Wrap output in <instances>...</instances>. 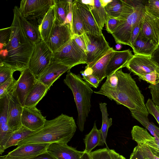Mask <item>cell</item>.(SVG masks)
Wrapping results in <instances>:
<instances>
[{"label":"cell","instance_id":"1","mask_svg":"<svg viewBox=\"0 0 159 159\" xmlns=\"http://www.w3.org/2000/svg\"><path fill=\"white\" fill-rule=\"evenodd\" d=\"M17 7L15 6L13 9L10 41L5 49L0 51V62L21 72L28 68L34 45L28 39L21 26Z\"/></svg>","mask_w":159,"mask_h":159},{"label":"cell","instance_id":"2","mask_svg":"<svg viewBox=\"0 0 159 159\" xmlns=\"http://www.w3.org/2000/svg\"><path fill=\"white\" fill-rule=\"evenodd\" d=\"M77 127L75 120L62 113L18 142L17 148L33 144L58 143L67 144L74 136Z\"/></svg>","mask_w":159,"mask_h":159},{"label":"cell","instance_id":"3","mask_svg":"<svg viewBox=\"0 0 159 159\" xmlns=\"http://www.w3.org/2000/svg\"><path fill=\"white\" fill-rule=\"evenodd\" d=\"M119 79L116 90L102 95L129 109L130 112L139 113L148 116L149 114L144 97L130 73L123 72L122 68L115 72Z\"/></svg>","mask_w":159,"mask_h":159},{"label":"cell","instance_id":"4","mask_svg":"<svg viewBox=\"0 0 159 159\" xmlns=\"http://www.w3.org/2000/svg\"><path fill=\"white\" fill-rule=\"evenodd\" d=\"M121 0L122 10L117 18L120 22L112 35L117 44L129 46L131 32L143 18L147 0Z\"/></svg>","mask_w":159,"mask_h":159},{"label":"cell","instance_id":"5","mask_svg":"<svg viewBox=\"0 0 159 159\" xmlns=\"http://www.w3.org/2000/svg\"><path fill=\"white\" fill-rule=\"evenodd\" d=\"M63 82L73 93L78 113L77 124L80 130L82 132L90 111L91 97L94 92L80 74H75L70 70L67 72Z\"/></svg>","mask_w":159,"mask_h":159},{"label":"cell","instance_id":"6","mask_svg":"<svg viewBox=\"0 0 159 159\" xmlns=\"http://www.w3.org/2000/svg\"><path fill=\"white\" fill-rule=\"evenodd\" d=\"M86 58L85 53L71 38L59 49L53 52L52 61L72 67L80 64H86Z\"/></svg>","mask_w":159,"mask_h":159},{"label":"cell","instance_id":"7","mask_svg":"<svg viewBox=\"0 0 159 159\" xmlns=\"http://www.w3.org/2000/svg\"><path fill=\"white\" fill-rule=\"evenodd\" d=\"M86 47V64L92 65L104 55L111 48L103 34L89 32L83 34Z\"/></svg>","mask_w":159,"mask_h":159},{"label":"cell","instance_id":"8","mask_svg":"<svg viewBox=\"0 0 159 159\" xmlns=\"http://www.w3.org/2000/svg\"><path fill=\"white\" fill-rule=\"evenodd\" d=\"M53 54V52L43 40L34 45L28 68L37 80L51 63Z\"/></svg>","mask_w":159,"mask_h":159},{"label":"cell","instance_id":"9","mask_svg":"<svg viewBox=\"0 0 159 159\" xmlns=\"http://www.w3.org/2000/svg\"><path fill=\"white\" fill-rule=\"evenodd\" d=\"M54 5V0H22L19 9L28 20L38 21Z\"/></svg>","mask_w":159,"mask_h":159},{"label":"cell","instance_id":"10","mask_svg":"<svg viewBox=\"0 0 159 159\" xmlns=\"http://www.w3.org/2000/svg\"><path fill=\"white\" fill-rule=\"evenodd\" d=\"M125 67L138 77L159 71V67L152 56L139 54L134 55Z\"/></svg>","mask_w":159,"mask_h":159},{"label":"cell","instance_id":"11","mask_svg":"<svg viewBox=\"0 0 159 159\" xmlns=\"http://www.w3.org/2000/svg\"><path fill=\"white\" fill-rule=\"evenodd\" d=\"M72 36L69 24L61 25L55 20L49 37L45 43L54 52L67 43L71 39Z\"/></svg>","mask_w":159,"mask_h":159},{"label":"cell","instance_id":"12","mask_svg":"<svg viewBox=\"0 0 159 159\" xmlns=\"http://www.w3.org/2000/svg\"><path fill=\"white\" fill-rule=\"evenodd\" d=\"M37 80L28 68L21 72L17 80L15 91L19 102L23 107L28 94Z\"/></svg>","mask_w":159,"mask_h":159},{"label":"cell","instance_id":"13","mask_svg":"<svg viewBox=\"0 0 159 159\" xmlns=\"http://www.w3.org/2000/svg\"><path fill=\"white\" fill-rule=\"evenodd\" d=\"M9 98L8 122L9 128L13 132L22 125L21 117L23 107L19 102L15 90L7 95Z\"/></svg>","mask_w":159,"mask_h":159},{"label":"cell","instance_id":"14","mask_svg":"<svg viewBox=\"0 0 159 159\" xmlns=\"http://www.w3.org/2000/svg\"><path fill=\"white\" fill-rule=\"evenodd\" d=\"M46 118L36 107H23L21 117L22 125L32 131H34L42 127L46 120Z\"/></svg>","mask_w":159,"mask_h":159},{"label":"cell","instance_id":"15","mask_svg":"<svg viewBox=\"0 0 159 159\" xmlns=\"http://www.w3.org/2000/svg\"><path fill=\"white\" fill-rule=\"evenodd\" d=\"M9 98L7 95L0 99V154L4 151V147L12 132L8 122Z\"/></svg>","mask_w":159,"mask_h":159},{"label":"cell","instance_id":"16","mask_svg":"<svg viewBox=\"0 0 159 159\" xmlns=\"http://www.w3.org/2000/svg\"><path fill=\"white\" fill-rule=\"evenodd\" d=\"M141 31L143 35L154 45H159V22L158 19L145 9L142 20Z\"/></svg>","mask_w":159,"mask_h":159},{"label":"cell","instance_id":"17","mask_svg":"<svg viewBox=\"0 0 159 159\" xmlns=\"http://www.w3.org/2000/svg\"><path fill=\"white\" fill-rule=\"evenodd\" d=\"M50 143L30 144L16 148L3 157L8 159H22L39 155L47 152Z\"/></svg>","mask_w":159,"mask_h":159},{"label":"cell","instance_id":"18","mask_svg":"<svg viewBox=\"0 0 159 159\" xmlns=\"http://www.w3.org/2000/svg\"><path fill=\"white\" fill-rule=\"evenodd\" d=\"M72 68L70 66L51 61L38 80L45 85L49 89L54 82L63 74L70 70Z\"/></svg>","mask_w":159,"mask_h":159},{"label":"cell","instance_id":"19","mask_svg":"<svg viewBox=\"0 0 159 159\" xmlns=\"http://www.w3.org/2000/svg\"><path fill=\"white\" fill-rule=\"evenodd\" d=\"M47 152L57 159H80L84 151H78L67 144L58 143H50Z\"/></svg>","mask_w":159,"mask_h":159},{"label":"cell","instance_id":"20","mask_svg":"<svg viewBox=\"0 0 159 159\" xmlns=\"http://www.w3.org/2000/svg\"><path fill=\"white\" fill-rule=\"evenodd\" d=\"M131 134L133 139L137 143L146 145L159 157V141L151 135L146 129L138 125H135L132 128Z\"/></svg>","mask_w":159,"mask_h":159},{"label":"cell","instance_id":"21","mask_svg":"<svg viewBox=\"0 0 159 159\" xmlns=\"http://www.w3.org/2000/svg\"><path fill=\"white\" fill-rule=\"evenodd\" d=\"M79 13L83 21L85 32L97 35L103 34L96 23L89 9V6L75 0Z\"/></svg>","mask_w":159,"mask_h":159},{"label":"cell","instance_id":"22","mask_svg":"<svg viewBox=\"0 0 159 159\" xmlns=\"http://www.w3.org/2000/svg\"><path fill=\"white\" fill-rule=\"evenodd\" d=\"M133 55L132 51L129 49L122 51L115 50L107 66L106 77L117 70L125 67Z\"/></svg>","mask_w":159,"mask_h":159},{"label":"cell","instance_id":"23","mask_svg":"<svg viewBox=\"0 0 159 159\" xmlns=\"http://www.w3.org/2000/svg\"><path fill=\"white\" fill-rule=\"evenodd\" d=\"M112 48L102 58L94 64L85 67L89 74L97 77L101 82L106 77L107 66L115 51Z\"/></svg>","mask_w":159,"mask_h":159},{"label":"cell","instance_id":"24","mask_svg":"<svg viewBox=\"0 0 159 159\" xmlns=\"http://www.w3.org/2000/svg\"><path fill=\"white\" fill-rule=\"evenodd\" d=\"M54 5L38 21V27L41 39L45 43L49 37L55 21Z\"/></svg>","mask_w":159,"mask_h":159},{"label":"cell","instance_id":"25","mask_svg":"<svg viewBox=\"0 0 159 159\" xmlns=\"http://www.w3.org/2000/svg\"><path fill=\"white\" fill-rule=\"evenodd\" d=\"M17 10L21 26L29 40L34 45L41 41L42 39L38 26L23 17L18 6Z\"/></svg>","mask_w":159,"mask_h":159},{"label":"cell","instance_id":"26","mask_svg":"<svg viewBox=\"0 0 159 159\" xmlns=\"http://www.w3.org/2000/svg\"><path fill=\"white\" fill-rule=\"evenodd\" d=\"M158 46L156 45L146 38L141 30L132 48L134 54L152 56Z\"/></svg>","mask_w":159,"mask_h":159},{"label":"cell","instance_id":"27","mask_svg":"<svg viewBox=\"0 0 159 159\" xmlns=\"http://www.w3.org/2000/svg\"><path fill=\"white\" fill-rule=\"evenodd\" d=\"M49 89L45 85L38 80L28 94L25 100L24 107H36L45 95Z\"/></svg>","mask_w":159,"mask_h":159},{"label":"cell","instance_id":"28","mask_svg":"<svg viewBox=\"0 0 159 159\" xmlns=\"http://www.w3.org/2000/svg\"><path fill=\"white\" fill-rule=\"evenodd\" d=\"M107 104L105 102L99 103V108L102 114V126L100 129L101 141L98 146H103L104 143L106 144V138L109 128L112 125V119L109 118Z\"/></svg>","mask_w":159,"mask_h":159},{"label":"cell","instance_id":"29","mask_svg":"<svg viewBox=\"0 0 159 159\" xmlns=\"http://www.w3.org/2000/svg\"><path fill=\"white\" fill-rule=\"evenodd\" d=\"M101 141L100 129H98L97 128L96 121L94 123L93 127L87 134L86 135L84 139L85 145L84 151L90 154L92 150L98 145Z\"/></svg>","mask_w":159,"mask_h":159},{"label":"cell","instance_id":"30","mask_svg":"<svg viewBox=\"0 0 159 159\" xmlns=\"http://www.w3.org/2000/svg\"><path fill=\"white\" fill-rule=\"evenodd\" d=\"M90 11L100 29L102 30L106 20L107 14L105 7L100 0H94V4L89 6Z\"/></svg>","mask_w":159,"mask_h":159},{"label":"cell","instance_id":"31","mask_svg":"<svg viewBox=\"0 0 159 159\" xmlns=\"http://www.w3.org/2000/svg\"><path fill=\"white\" fill-rule=\"evenodd\" d=\"M55 20L63 25L69 10V0H54Z\"/></svg>","mask_w":159,"mask_h":159},{"label":"cell","instance_id":"32","mask_svg":"<svg viewBox=\"0 0 159 159\" xmlns=\"http://www.w3.org/2000/svg\"><path fill=\"white\" fill-rule=\"evenodd\" d=\"M72 35H81L85 32L84 25L79 13L75 0L72 2V15L71 27Z\"/></svg>","mask_w":159,"mask_h":159},{"label":"cell","instance_id":"33","mask_svg":"<svg viewBox=\"0 0 159 159\" xmlns=\"http://www.w3.org/2000/svg\"><path fill=\"white\" fill-rule=\"evenodd\" d=\"M34 132L22 125L12 134L5 145L4 150L12 146H17L18 142Z\"/></svg>","mask_w":159,"mask_h":159},{"label":"cell","instance_id":"34","mask_svg":"<svg viewBox=\"0 0 159 159\" xmlns=\"http://www.w3.org/2000/svg\"><path fill=\"white\" fill-rule=\"evenodd\" d=\"M122 8L123 3L121 0H112L105 7L107 14L117 18L120 14Z\"/></svg>","mask_w":159,"mask_h":159},{"label":"cell","instance_id":"35","mask_svg":"<svg viewBox=\"0 0 159 159\" xmlns=\"http://www.w3.org/2000/svg\"><path fill=\"white\" fill-rule=\"evenodd\" d=\"M132 116L140 123L145 128L149 127L157 134L159 137V127L150 122L148 116L139 113L130 112Z\"/></svg>","mask_w":159,"mask_h":159},{"label":"cell","instance_id":"36","mask_svg":"<svg viewBox=\"0 0 159 159\" xmlns=\"http://www.w3.org/2000/svg\"><path fill=\"white\" fill-rule=\"evenodd\" d=\"M17 80L13 76L0 85V99L3 98L15 90Z\"/></svg>","mask_w":159,"mask_h":159},{"label":"cell","instance_id":"37","mask_svg":"<svg viewBox=\"0 0 159 159\" xmlns=\"http://www.w3.org/2000/svg\"><path fill=\"white\" fill-rule=\"evenodd\" d=\"M16 70L11 67L2 62H0V85L13 76Z\"/></svg>","mask_w":159,"mask_h":159},{"label":"cell","instance_id":"38","mask_svg":"<svg viewBox=\"0 0 159 159\" xmlns=\"http://www.w3.org/2000/svg\"><path fill=\"white\" fill-rule=\"evenodd\" d=\"M11 33L10 27L0 30V51L5 49L10 41Z\"/></svg>","mask_w":159,"mask_h":159},{"label":"cell","instance_id":"39","mask_svg":"<svg viewBox=\"0 0 159 159\" xmlns=\"http://www.w3.org/2000/svg\"><path fill=\"white\" fill-rule=\"evenodd\" d=\"M145 9L151 15L159 19V0H147Z\"/></svg>","mask_w":159,"mask_h":159},{"label":"cell","instance_id":"40","mask_svg":"<svg viewBox=\"0 0 159 159\" xmlns=\"http://www.w3.org/2000/svg\"><path fill=\"white\" fill-rule=\"evenodd\" d=\"M119 22L120 21L118 18L111 17L107 14L105 23L107 31L112 34L117 28Z\"/></svg>","mask_w":159,"mask_h":159},{"label":"cell","instance_id":"41","mask_svg":"<svg viewBox=\"0 0 159 159\" xmlns=\"http://www.w3.org/2000/svg\"><path fill=\"white\" fill-rule=\"evenodd\" d=\"M109 149L105 148L91 152L90 153L91 159H111Z\"/></svg>","mask_w":159,"mask_h":159},{"label":"cell","instance_id":"42","mask_svg":"<svg viewBox=\"0 0 159 159\" xmlns=\"http://www.w3.org/2000/svg\"><path fill=\"white\" fill-rule=\"evenodd\" d=\"M139 78L150 84L155 85L159 83V71H155Z\"/></svg>","mask_w":159,"mask_h":159},{"label":"cell","instance_id":"43","mask_svg":"<svg viewBox=\"0 0 159 159\" xmlns=\"http://www.w3.org/2000/svg\"><path fill=\"white\" fill-rule=\"evenodd\" d=\"M83 76V79L91 87L97 88L100 83L99 79L92 74H87L83 71H80Z\"/></svg>","mask_w":159,"mask_h":159},{"label":"cell","instance_id":"44","mask_svg":"<svg viewBox=\"0 0 159 159\" xmlns=\"http://www.w3.org/2000/svg\"><path fill=\"white\" fill-rule=\"evenodd\" d=\"M145 104L149 113L154 117L159 125V111L156 106L149 98Z\"/></svg>","mask_w":159,"mask_h":159},{"label":"cell","instance_id":"45","mask_svg":"<svg viewBox=\"0 0 159 159\" xmlns=\"http://www.w3.org/2000/svg\"><path fill=\"white\" fill-rule=\"evenodd\" d=\"M148 88L151 95L152 100L156 106L159 107V83L155 85L150 84Z\"/></svg>","mask_w":159,"mask_h":159},{"label":"cell","instance_id":"46","mask_svg":"<svg viewBox=\"0 0 159 159\" xmlns=\"http://www.w3.org/2000/svg\"><path fill=\"white\" fill-rule=\"evenodd\" d=\"M140 147L145 159H159V157L155 154L146 145L138 143Z\"/></svg>","mask_w":159,"mask_h":159},{"label":"cell","instance_id":"47","mask_svg":"<svg viewBox=\"0 0 159 159\" xmlns=\"http://www.w3.org/2000/svg\"><path fill=\"white\" fill-rule=\"evenodd\" d=\"M142 20V19L135 25L131 32L129 41V46L132 48L140 31Z\"/></svg>","mask_w":159,"mask_h":159},{"label":"cell","instance_id":"48","mask_svg":"<svg viewBox=\"0 0 159 159\" xmlns=\"http://www.w3.org/2000/svg\"><path fill=\"white\" fill-rule=\"evenodd\" d=\"M129 159H145L140 147L138 145L134 148Z\"/></svg>","mask_w":159,"mask_h":159},{"label":"cell","instance_id":"49","mask_svg":"<svg viewBox=\"0 0 159 159\" xmlns=\"http://www.w3.org/2000/svg\"><path fill=\"white\" fill-rule=\"evenodd\" d=\"M71 38L74 40L78 45L85 53L86 47L83 35H73Z\"/></svg>","mask_w":159,"mask_h":159},{"label":"cell","instance_id":"50","mask_svg":"<svg viewBox=\"0 0 159 159\" xmlns=\"http://www.w3.org/2000/svg\"><path fill=\"white\" fill-rule=\"evenodd\" d=\"M0 159H8L4 158L2 156L0 157ZM22 159H57L47 151L38 155Z\"/></svg>","mask_w":159,"mask_h":159},{"label":"cell","instance_id":"51","mask_svg":"<svg viewBox=\"0 0 159 159\" xmlns=\"http://www.w3.org/2000/svg\"><path fill=\"white\" fill-rule=\"evenodd\" d=\"M73 1L69 0V10L67 15L64 24H69L71 27L72 15V2Z\"/></svg>","mask_w":159,"mask_h":159},{"label":"cell","instance_id":"52","mask_svg":"<svg viewBox=\"0 0 159 159\" xmlns=\"http://www.w3.org/2000/svg\"><path fill=\"white\" fill-rule=\"evenodd\" d=\"M152 58L159 67V45L152 54Z\"/></svg>","mask_w":159,"mask_h":159},{"label":"cell","instance_id":"53","mask_svg":"<svg viewBox=\"0 0 159 159\" xmlns=\"http://www.w3.org/2000/svg\"><path fill=\"white\" fill-rule=\"evenodd\" d=\"M82 3L89 5V6H93L94 4V0H80Z\"/></svg>","mask_w":159,"mask_h":159},{"label":"cell","instance_id":"54","mask_svg":"<svg viewBox=\"0 0 159 159\" xmlns=\"http://www.w3.org/2000/svg\"><path fill=\"white\" fill-rule=\"evenodd\" d=\"M80 159H91L90 154L84 152V153L81 157Z\"/></svg>","mask_w":159,"mask_h":159},{"label":"cell","instance_id":"55","mask_svg":"<svg viewBox=\"0 0 159 159\" xmlns=\"http://www.w3.org/2000/svg\"><path fill=\"white\" fill-rule=\"evenodd\" d=\"M113 153L115 156L116 159H126L124 156L120 155L113 150Z\"/></svg>","mask_w":159,"mask_h":159},{"label":"cell","instance_id":"56","mask_svg":"<svg viewBox=\"0 0 159 159\" xmlns=\"http://www.w3.org/2000/svg\"><path fill=\"white\" fill-rule=\"evenodd\" d=\"M102 5L105 7L109 2H111L112 0H100Z\"/></svg>","mask_w":159,"mask_h":159},{"label":"cell","instance_id":"57","mask_svg":"<svg viewBox=\"0 0 159 159\" xmlns=\"http://www.w3.org/2000/svg\"><path fill=\"white\" fill-rule=\"evenodd\" d=\"M111 159H116L115 155L113 153V149H109Z\"/></svg>","mask_w":159,"mask_h":159},{"label":"cell","instance_id":"58","mask_svg":"<svg viewBox=\"0 0 159 159\" xmlns=\"http://www.w3.org/2000/svg\"><path fill=\"white\" fill-rule=\"evenodd\" d=\"M115 47L116 50H119L121 48L122 46L121 44H117L116 45Z\"/></svg>","mask_w":159,"mask_h":159},{"label":"cell","instance_id":"59","mask_svg":"<svg viewBox=\"0 0 159 159\" xmlns=\"http://www.w3.org/2000/svg\"><path fill=\"white\" fill-rule=\"evenodd\" d=\"M157 106V109H158V110H159V107H158V106Z\"/></svg>","mask_w":159,"mask_h":159},{"label":"cell","instance_id":"60","mask_svg":"<svg viewBox=\"0 0 159 159\" xmlns=\"http://www.w3.org/2000/svg\"><path fill=\"white\" fill-rule=\"evenodd\" d=\"M158 21H159V19H158Z\"/></svg>","mask_w":159,"mask_h":159}]
</instances>
